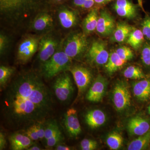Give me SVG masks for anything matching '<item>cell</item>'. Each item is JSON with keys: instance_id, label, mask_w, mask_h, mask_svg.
Returning <instances> with one entry per match:
<instances>
[{"instance_id": "31", "label": "cell", "mask_w": 150, "mask_h": 150, "mask_svg": "<svg viewBox=\"0 0 150 150\" xmlns=\"http://www.w3.org/2000/svg\"><path fill=\"white\" fill-rule=\"evenodd\" d=\"M115 51L121 59L127 62L131 60L134 57L133 51L127 46H122L118 47Z\"/></svg>"}, {"instance_id": "6", "label": "cell", "mask_w": 150, "mask_h": 150, "mask_svg": "<svg viewBox=\"0 0 150 150\" xmlns=\"http://www.w3.org/2000/svg\"><path fill=\"white\" fill-rule=\"evenodd\" d=\"M61 44L59 38L50 32L40 38L38 49V59L42 64L55 54Z\"/></svg>"}, {"instance_id": "25", "label": "cell", "mask_w": 150, "mask_h": 150, "mask_svg": "<svg viewBox=\"0 0 150 150\" xmlns=\"http://www.w3.org/2000/svg\"><path fill=\"white\" fill-rule=\"evenodd\" d=\"M150 143V130L144 135L133 140L128 145L129 150H142L146 149Z\"/></svg>"}, {"instance_id": "13", "label": "cell", "mask_w": 150, "mask_h": 150, "mask_svg": "<svg viewBox=\"0 0 150 150\" xmlns=\"http://www.w3.org/2000/svg\"><path fill=\"white\" fill-rule=\"evenodd\" d=\"M107 85L106 79L101 75H98L86 94V99L94 103L101 101L106 92Z\"/></svg>"}, {"instance_id": "38", "label": "cell", "mask_w": 150, "mask_h": 150, "mask_svg": "<svg viewBox=\"0 0 150 150\" xmlns=\"http://www.w3.org/2000/svg\"><path fill=\"white\" fill-rule=\"evenodd\" d=\"M6 146V140L5 135L2 131L0 132V150H3Z\"/></svg>"}, {"instance_id": "22", "label": "cell", "mask_w": 150, "mask_h": 150, "mask_svg": "<svg viewBox=\"0 0 150 150\" xmlns=\"http://www.w3.org/2000/svg\"><path fill=\"white\" fill-rule=\"evenodd\" d=\"M99 13L98 8L91 9L84 19L82 24L83 29V33L86 35H88L96 30Z\"/></svg>"}, {"instance_id": "43", "label": "cell", "mask_w": 150, "mask_h": 150, "mask_svg": "<svg viewBox=\"0 0 150 150\" xmlns=\"http://www.w3.org/2000/svg\"><path fill=\"white\" fill-rule=\"evenodd\" d=\"M28 150H43V149H41L40 147L38 146L37 145L33 144L30 147L27 149Z\"/></svg>"}, {"instance_id": "2", "label": "cell", "mask_w": 150, "mask_h": 150, "mask_svg": "<svg viewBox=\"0 0 150 150\" xmlns=\"http://www.w3.org/2000/svg\"><path fill=\"white\" fill-rule=\"evenodd\" d=\"M49 0H0L1 18L14 28L29 27L35 16L47 10Z\"/></svg>"}, {"instance_id": "34", "label": "cell", "mask_w": 150, "mask_h": 150, "mask_svg": "<svg viewBox=\"0 0 150 150\" xmlns=\"http://www.w3.org/2000/svg\"><path fill=\"white\" fill-rule=\"evenodd\" d=\"M97 142L94 140L84 139L81 142L80 147L83 150H93L97 147Z\"/></svg>"}, {"instance_id": "35", "label": "cell", "mask_w": 150, "mask_h": 150, "mask_svg": "<svg viewBox=\"0 0 150 150\" xmlns=\"http://www.w3.org/2000/svg\"><path fill=\"white\" fill-rule=\"evenodd\" d=\"M9 40L6 35L1 33L0 35V54L3 55L5 53L8 48Z\"/></svg>"}, {"instance_id": "7", "label": "cell", "mask_w": 150, "mask_h": 150, "mask_svg": "<svg viewBox=\"0 0 150 150\" xmlns=\"http://www.w3.org/2000/svg\"><path fill=\"white\" fill-rule=\"evenodd\" d=\"M54 90L57 98L62 102L69 101L72 96L74 88L71 77L64 72L59 75L54 84Z\"/></svg>"}, {"instance_id": "4", "label": "cell", "mask_w": 150, "mask_h": 150, "mask_svg": "<svg viewBox=\"0 0 150 150\" xmlns=\"http://www.w3.org/2000/svg\"><path fill=\"white\" fill-rule=\"evenodd\" d=\"M62 46L65 53L71 59L80 58L88 49L86 35L83 33H72L66 38Z\"/></svg>"}, {"instance_id": "23", "label": "cell", "mask_w": 150, "mask_h": 150, "mask_svg": "<svg viewBox=\"0 0 150 150\" xmlns=\"http://www.w3.org/2000/svg\"><path fill=\"white\" fill-rule=\"evenodd\" d=\"M126 62L121 59L115 51H112L107 63L104 65L105 68L108 74H112L121 69Z\"/></svg>"}, {"instance_id": "39", "label": "cell", "mask_w": 150, "mask_h": 150, "mask_svg": "<svg viewBox=\"0 0 150 150\" xmlns=\"http://www.w3.org/2000/svg\"><path fill=\"white\" fill-rule=\"evenodd\" d=\"M95 5L94 0H86L82 8L84 9H89L93 7Z\"/></svg>"}, {"instance_id": "28", "label": "cell", "mask_w": 150, "mask_h": 150, "mask_svg": "<svg viewBox=\"0 0 150 150\" xmlns=\"http://www.w3.org/2000/svg\"><path fill=\"white\" fill-rule=\"evenodd\" d=\"M15 71L13 67L1 66L0 67V86L1 89H4L7 85L10 78Z\"/></svg>"}, {"instance_id": "37", "label": "cell", "mask_w": 150, "mask_h": 150, "mask_svg": "<svg viewBox=\"0 0 150 150\" xmlns=\"http://www.w3.org/2000/svg\"><path fill=\"white\" fill-rule=\"evenodd\" d=\"M24 133L33 141H35L39 140L38 135L33 125L28 127Z\"/></svg>"}, {"instance_id": "45", "label": "cell", "mask_w": 150, "mask_h": 150, "mask_svg": "<svg viewBox=\"0 0 150 150\" xmlns=\"http://www.w3.org/2000/svg\"><path fill=\"white\" fill-rule=\"evenodd\" d=\"M54 1L56 2L57 3L62 2L63 1H64L65 0H53Z\"/></svg>"}, {"instance_id": "12", "label": "cell", "mask_w": 150, "mask_h": 150, "mask_svg": "<svg viewBox=\"0 0 150 150\" xmlns=\"http://www.w3.org/2000/svg\"><path fill=\"white\" fill-rule=\"evenodd\" d=\"M116 24L115 19L105 9L100 11L96 31L98 35L107 37L112 35Z\"/></svg>"}, {"instance_id": "10", "label": "cell", "mask_w": 150, "mask_h": 150, "mask_svg": "<svg viewBox=\"0 0 150 150\" xmlns=\"http://www.w3.org/2000/svg\"><path fill=\"white\" fill-rule=\"evenodd\" d=\"M70 71L77 87L79 97L84 93L91 83L92 74L87 68L79 66L71 67Z\"/></svg>"}, {"instance_id": "42", "label": "cell", "mask_w": 150, "mask_h": 150, "mask_svg": "<svg viewBox=\"0 0 150 150\" xmlns=\"http://www.w3.org/2000/svg\"><path fill=\"white\" fill-rule=\"evenodd\" d=\"M86 0H73L74 6L77 7L82 8Z\"/></svg>"}, {"instance_id": "11", "label": "cell", "mask_w": 150, "mask_h": 150, "mask_svg": "<svg viewBox=\"0 0 150 150\" xmlns=\"http://www.w3.org/2000/svg\"><path fill=\"white\" fill-rule=\"evenodd\" d=\"M54 25L53 17L48 11L41 12L33 19L29 28L32 31L38 33L51 32Z\"/></svg>"}, {"instance_id": "32", "label": "cell", "mask_w": 150, "mask_h": 150, "mask_svg": "<svg viewBox=\"0 0 150 150\" xmlns=\"http://www.w3.org/2000/svg\"><path fill=\"white\" fill-rule=\"evenodd\" d=\"M142 30L145 39L147 41H150V14H146L144 18L143 19L141 23Z\"/></svg>"}, {"instance_id": "9", "label": "cell", "mask_w": 150, "mask_h": 150, "mask_svg": "<svg viewBox=\"0 0 150 150\" xmlns=\"http://www.w3.org/2000/svg\"><path fill=\"white\" fill-rule=\"evenodd\" d=\"M109 55L106 43L100 39L94 41L86 53L89 62L98 66L105 65L109 59Z\"/></svg>"}, {"instance_id": "18", "label": "cell", "mask_w": 150, "mask_h": 150, "mask_svg": "<svg viewBox=\"0 0 150 150\" xmlns=\"http://www.w3.org/2000/svg\"><path fill=\"white\" fill-rule=\"evenodd\" d=\"M134 28L125 22L118 23L110 37L111 42L123 43L126 42Z\"/></svg>"}, {"instance_id": "21", "label": "cell", "mask_w": 150, "mask_h": 150, "mask_svg": "<svg viewBox=\"0 0 150 150\" xmlns=\"http://www.w3.org/2000/svg\"><path fill=\"white\" fill-rule=\"evenodd\" d=\"M85 121L89 127L95 129L103 126L106 121V115L102 110L93 109L89 111L85 116Z\"/></svg>"}, {"instance_id": "40", "label": "cell", "mask_w": 150, "mask_h": 150, "mask_svg": "<svg viewBox=\"0 0 150 150\" xmlns=\"http://www.w3.org/2000/svg\"><path fill=\"white\" fill-rule=\"evenodd\" d=\"M95 5L98 6H102L106 5L114 0H94Z\"/></svg>"}, {"instance_id": "44", "label": "cell", "mask_w": 150, "mask_h": 150, "mask_svg": "<svg viewBox=\"0 0 150 150\" xmlns=\"http://www.w3.org/2000/svg\"><path fill=\"white\" fill-rule=\"evenodd\" d=\"M138 2V4L140 8L142 9L143 11L145 12L144 9V6H143V0H137Z\"/></svg>"}, {"instance_id": "1", "label": "cell", "mask_w": 150, "mask_h": 150, "mask_svg": "<svg viewBox=\"0 0 150 150\" xmlns=\"http://www.w3.org/2000/svg\"><path fill=\"white\" fill-rule=\"evenodd\" d=\"M4 89L2 113L5 125L10 129L28 128L34 123L46 122L52 115V93L35 72L19 74Z\"/></svg>"}, {"instance_id": "20", "label": "cell", "mask_w": 150, "mask_h": 150, "mask_svg": "<svg viewBox=\"0 0 150 150\" xmlns=\"http://www.w3.org/2000/svg\"><path fill=\"white\" fill-rule=\"evenodd\" d=\"M134 96L142 101L150 98V79H143L134 82L133 85Z\"/></svg>"}, {"instance_id": "14", "label": "cell", "mask_w": 150, "mask_h": 150, "mask_svg": "<svg viewBox=\"0 0 150 150\" xmlns=\"http://www.w3.org/2000/svg\"><path fill=\"white\" fill-rule=\"evenodd\" d=\"M138 6L131 0H114L112 8L119 16L132 19L137 16Z\"/></svg>"}, {"instance_id": "8", "label": "cell", "mask_w": 150, "mask_h": 150, "mask_svg": "<svg viewBox=\"0 0 150 150\" xmlns=\"http://www.w3.org/2000/svg\"><path fill=\"white\" fill-rule=\"evenodd\" d=\"M131 96L128 85L123 81L115 84L112 91V100L115 109L121 112L131 105Z\"/></svg>"}, {"instance_id": "15", "label": "cell", "mask_w": 150, "mask_h": 150, "mask_svg": "<svg viewBox=\"0 0 150 150\" xmlns=\"http://www.w3.org/2000/svg\"><path fill=\"white\" fill-rule=\"evenodd\" d=\"M127 130L132 136H142L150 130L149 121L140 116L131 118L127 123Z\"/></svg>"}, {"instance_id": "29", "label": "cell", "mask_w": 150, "mask_h": 150, "mask_svg": "<svg viewBox=\"0 0 150 150\" xmlns=\"http://www.w3.org/2000/svg\"><path fill=\"white\" fill-rule=\"evenodd\" d=\"M141 59L143 64L150 69V41H146L142 46Z\"/></svg>"}, {"instance_id": "5", "label": "cell", "mask_w": 150, "mask_h": 150, "mask_svg": "<svg viewBox=\"0 0 150 150\" xmlns=\"http://www.w3.org/2000/svg\"><path fill=\"white\" fill-rule=\"evenodd\" d=\"M40 36L28 35L23 38L19 43L17 51V59L21 64L29 61L38 51Z\"/></svg>"}, {"instance_id": "36", "label": "cell", "mask_w": 150, "mask_h": 150, "mask_svg": "<svg viewBox=\"0 0 150 150\" xmlns=\"http://www.w3.org/2000/svg\"><path fill=\"white\" fill-rule=\"evenodd\" d=\"M45 122H38L33 124L37 132L39 140L44 139L45 137Z\"/></svg>"}, {"instance_id": "33", "label": "cell", "mask_w": 150, "mask_h": 150, "mask_svg": "<svg viewBox=\"0 0 150 150\" xmlns=\"http://www.w3.org/2000/svg\"><path fill=\"white\" fill-rule=\"evenodd\" d=\"M64 139L63 134L60 130L55 133L50 139L46 140V147L48 148L53 147L61 143Z\"/></svg>"}, {"instance_id": "16", "label": "cell", "mask_w": 150, "mask_h": 150, "mask_svg": "<svg viewBox=\"0 0 150 150\" xmlns=\"http://www.w3.org/2000/svg\"><path fill=\"white\" fill-rule=\"evenodd\" d=\"M65 126L67 132L71 137H77L81 132L77 112L74 108H70L65 114Z\"/></svg>"}, {"instance_id": "24", "label": "cell", "mask_w": 150, "mask_h": 150, "mask_svg": "<svg viewBox=\"0 0 150 150\" xmlns=\"http://www.w3.org/2000/svg\"><path fill=\"white\" fill-rule=\"evenodd\" d=\"M145 37L141 29L134 28L129 35L126 43L135 50L142 48L145 42Z\"/></svg>"}, {"instance_id": "46", "label": "cell", "mask_w": 150, "mask_h": 150, "mask_svg": "<svg viewBox=\"0 0 150 150\" xmlns=\"http://www.w3.org/2000/svg\"><path fill=\"white\" fill-rule=\"evenodd\" d=\"M148 112H149V114H150V105L149 107H148Z\"/></svg>"}, {"instance_id": "19", "label": "cell", "mask_w": 150, "mask_h": 150, "mask_svg": "<svg viewBox=\"0 0 150 150\" xmlns=\"http://www.w3.org/2000/svg\"><path fill=\"white\" fill-rule=\"evenodd\" d=\"M11 149L13 150H27L34 144L33 141L25 135L24 133H14L9 138Z\"/></svg>"}, {"instance_id": "27", "label": "cell", "mask_w": 150, "mask_h": 150, "mask_svg": "<svg viewBox=\"0 0 150 150\" xmlns=\"http://www.w3.org/2000/svg\"><path fill=\"white\" fill-rule=\"evenodd\" d=\"M123 75L127 79L134 80H140L144 79L145 75L142 70L138 67L131 66L126 68L123 72Z\"/></svg>"}, {"instance_id": "26", "label": "cell", "mask_w": 150, "mask_h": 150, "mask_svg": "<svg viewBox=\"0 0 150 150\" xmlns=\"http://www.w3.org/2000/svg\"><path fill=\"white\" fill-rule=\"evenodd\" d=\"M123 143V137L119 133L115 131L110 133L106 139V144L111 150L119 149Z\"/></svg>"}, {"instance_id": "41", "label": "cell", "mask_w": 150, "mask_h": 150, "mask_svg": "<svg viewBox=\"0 0 150 150\" xmlns=\"http://www.w3.org/2000/svg\"><path fill=\"white\" fill-rule=\"evenodd\" d=\"M55 149L56 150H70L72 149L67 145L59 144L56 145Z\"/></svg>"}, {"instance_id": "30", "label": "cell", "mask_w": 150, "mask_h": 150, "mask_svg": "<svg viewBox=\"0 0 150 150\" xmlns=\"http://www.w3.org/2000/svg\"><path fill=\"white\" fill-rule=\"evenodd\" d=\"M60 130L58 124L55 120H52L48 121L45 125L44 139L46 141Z\"/></svg>"}, {"instance_id": "3", "label": "cell", "mask_w": 150, "mask_h": 150, "mask_svg": "<svg viewBox=\"0 0 150 150\" xmlns=\"http://www.w3.org/2000/svg\"><path fill=\"white\" fill-rule=\"evenodd\" d=\"M72 59L65 53L61 44L60 48L50 59L42 65V74L47 79L70 71Z\"/></svg>"}, {"instance_id": "17", "label": "cell", "mask_w": 150, "mask_h": 150, "mask_svg": "<svg viewBox=\"0 0 150 150\" xmlns=\"http://www.w3.org/2000/svg\"><path fill=\"white\" fill-rule=\"evenodd\" d=\"M58 18L61 25L66 29L74 26L78 20L76 12L66 6H62L59 9Z\"/></svg>"}]
</instances>
